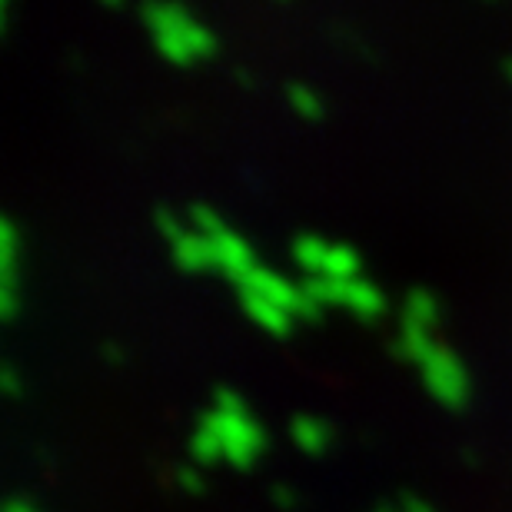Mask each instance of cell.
I'll list each match as a JSON object with an SVG mask.
<instances>
[{"label": "cell", "mask_w": 512, "mask_h": 512, "mask_svg": "<svg viewBox=\"0 0 512 512\" xmlns=\"http://www.w3.org/2000/svg\"><path fill=\"white\" fill-rule=\"evenodd\" d=\"M200 429H207L223 443V459L233 469H250L256 459L266 453V429L256 423L250 413L243 416H230V413H217V409H207L197 419Z\"/></svg>", "instance_id": "cell-1"}, {"label": "cell", "mask_w": 512, "mask_h": 512, "mask_svg": "<svg viewBox=\"0 0 512 512\" xmlns=\"http://www.w3.org/2000/svg\"><path fill=\"white\" fill-rule=\"evenodd\" d=\"M423 370V383L446 409H459L469 406V393H473V383H469V370L459 356L449 350V346H436V353L419 366Z\"/></svg>", "instance_id": "cell-2"}, {"label": "cell", "mask_w": 512, "mask_h": 512, "mask_svg": "<svg viewBox=\"0 0 512 512\" xmlns=\"http://www.w3.org/2000/svg\"><path fill=\"white\" fill-rule=\"evenodd\" d=\"M140 20L150 27V34H180L187 40V47L193 50L197 60H207L217 54V37L210 34L200 20H193V14L180 4H147L140 7Z\"/></svg>", "instance_id": "cell-3"}, {"label": "cell", "mask_w": 512, "mask_h": 512, "mask_svg": "<svg viewBox=\"0 0 512 512\" xmlns=\"http://www.w3.org/2000/svg\"><path fill=\"white\" fill-rule=\"evenodd\" d=\"M17 227L10 217H0V316L14 323L17 316Z\"/></svg>", "instance_id": "cell-4"}, {"label": "cell", "mask_w": 512, "mask_h": 512, "mask_svg": "<svg viewBox=\"0 0 512 512\" xmlns=\"http://www.w3.org/2000/svg\"><path fill=\"white\" fill-rule=\"evenodd\" d=\"M237 290H250L256 296H263L266 303L280 306V310L293 313V316H296V310H300V303H303V286H293L290 280H283L280 273L266 270V266H256V270L237 286Z\"/></svg>", "instance_id": "cell-5"}, {"label": "cell", "mask_w": 512, "mask_h": 512, "mask_svg": "<svg viewBox=\"0 0 512 512\" xmlns=\"http://www.w3.org/2000/svg\"><path fill=\"white\" fill-rule=\"evenodd\" d=\"M213 240V250H217V263H220V273L227 276V280L233 283H243L247 276L256 270V256L250 250V243L240 237V233H233V230H223L220 237H210Z\"/></svg>", "instance_id": "cell-6"}, {"label": "cell", "mask_w": 512, "mask_h": 512, "mask_svg": "<svg viewBox=\"0 0 512 512\" xmlns=\"http://www.w3.org/2000/svg\"><path fill=\"white\" fill-rule=\"evenodd\" d=\"M237 296H240V306L247 310L250 320L256 326H263V330L270 336H276V340H286V336L293 333V313H286V310H280V306L266 303L263 296H256L250 290H237Z\"/></svg>", "instance_id": "cell-7"}, {"label": "cell", "mask_w": 512, "mask_h": 512, "mask_svg": "<svg viewBox=\"0 0 512 512\" xmlns=\"http://www.w3.org/2000/svg\"><path fill=\"white\" fill-rule=\"evenodd\" d=\"M173 263L183 273H210L220 270L217 263V250H213L210 237H200V233H187L180 243H173Z\"/></svg>", "instance_id": "cell-8"}, {"label": "cell", "mask_w": 512, "mask_h": 512, "mask_svg": "<svg viewBox=\"0 0 512 512\" xmlns=\"http://www.w3.org/2000/svg\"><path fill=\"white\" fill-rule=\"evenodd\" d=\"M290 439L303 449L306 456H323L333 446V426L320 416H293L290 419Z\"/></svg>", "instance_id": "cell-9"}, {"label": "cell", "mask_w": 512, "mask_h": 512, "mask_svg": "<svg viewBox=\"0 0 512 512\" xmlns=\"http://www.w3.org/2000/svg\"><path fill=\"white\" fill-rule=\"evenodd\" d=\"M443 316V306H439L436 293L426 290V286H413L403 300V326H419V330H433Z\"/></svg>", "instance_id": "cell-10"}, {"label": "cell", "mask_w": 512, "mask_h": 512, "mask_svg": "<svg viewBox=\"0 0 512 512\" xmlns=\"http://www.w3.org/2000/svg\"><path fill=\"white\" fill-rule=\"evenodd\" d=\"M433 336H429V330H419V326H399V336L393 343H389V353L399 356V360H409V363H419L423 366L429 356L436 353Z\"/></svg>", "instance_id": "cell-11"}, {"label": "cell", "mask_w": 512, "mask_h": 512, "mask_svg": "<svg viewBox=\"0 0 512 512\" xmlns=\"http://www.w3.org/2000/svg\"><path fill=\"white\" fill-rule=\"evenodd\" d=\"M290 253L306 276H323V263H326V256H330V243L323 237H316V233H300V237H293Z\"/></svg>", "instance_id": "cell-12"}, {"label": "cell", "mask_w": 512, "mask_h": 512, "mask_svg": "<svg viewBox=\"0 0 512 512\" xmlns=\"http://www.w3.org/2000/svg\"><path fill=\"white\" fill-rule=\"evenodd\" d=\"M350 286H353V280H333V276H306V280H303V293L326 310V306H350Z\"/></svg>", "instance_id": "cell-13"}, {"label": "cell", "mask_w": 512, "mask_h": 512, "mask_svg": "<svg viewBox=\"0 0 512 512\" xmlns=\"http://www.w3.org/2000/svg\"><path fill=\"white\" fill-rule=\"evenodd\" d=\"M350 310L360 316L363 323H376L386 313V293L370 280H353L350 286Z\"/></svg>", "instance_id": "cell-14"}, {"label": "cell", "mask_w": 512, "mask_h": 512, "mask_svg": "<svg viewBox=\"0 0 512 512\" xmlns=\"http://www.w3.org/2000/svg\"><path fill=\"white\" fill-rule=\"evenodd\" d=\"M360 266L363 260L353 247L333 243L330 256H326V263H323V276H333V280H360Z\"/></svg>", "instance_id": "cell-15"}, {"label": "cell", "mask_w": 512, "mask_h": 512, "mask_svg": "<svg viewBox=\"0 0 512 512\" xmlns=\"http://www.w3.org/2000/svg\"><path fill=\"white\" fill-rule=\"evenodd\" d=\"M153 47H157V54L163 60H170V64H177V67H190L193 60V50L187 47V40H183L180 34H157L153 37Z\"/></svg>", "instance_id": "cell-16"}, {"label": "cell", "mask_w": 512, "mask_h": 512, "mask_svg": "<svg viewBox=\"0 0 512 512\" xmlns=\"http://www.w3.org/2000/svg\"><path fill=\"white\" fill-rule=\"evenodd\" d=\"M286 100L303 120H320L323 117V100L303 84H286Z\"/></svg>", "instance_id": "cell-17"}, {"label": "cell", "mask_w": 512, "mask_h": 512, "mask_svg": "<svg viewBox=\"0 0 512 512\" xmlns=\"http://www.w3.org/2000/svg\"><path fill=\"white\" fill-rule=\"evenodd\" d=\"M190 456H193V463L213 466L223 459V443L213 433H207V429H197V433L190 436Z\"/></svg>", "instance_id": "cell-18"}, {"label": "cell", "mask_w": 512, "mask_h": 512, "mask_svg": "<svg viewBox=\"0 0 512 512\" xmlns=\"http://www.w3.org/2000/svg\"><path fill=\"white\" fill-rule=\"evenodd\" d=\"M187 217L193 223V233H200V237H220V233L227 230L223 217L213 207H207V203H193L187 210Z\"/></svg>", "instance_id": "cell-19"}, {"label": "cell", "mask_w": 512, "mask_h": 512, "mask_svg": "<svg viewBox=\"0 0 512 512\" xmlns=\"http://www.w3.org/2000/svg\"><path fill=\"white\" fill-rule=\"evenodd\" d=\"M213 409H217V413L243 416V413H247V399H243V396L237 393V389L217 386V389H213Z\"/></svg>", "instance_id": "cell-20"}, {"label": "cell", "mask_w": 512, "mask_h": 512, "mask_svg": "<svg viewBox=\"0 0 512 512\" xmlns=\"http://www.w3.org/2000/svg\"><path fill=\"white\" fill-rule=\"evenodd\" d=\"M153 223H157V230H160L170 243H180L183 237H187V227H183L177 213L167 210V207H157V213H153Z\"/></svg>", "instance_id": "cell-21"}, {"label": "cell", "mask_w": 512, "mask_h": 512, "mask_svg": "<svg viewBox=\"0 0 512 512\" xmlns=\"http://www.w3.org/2000/svg\"><path fill=\"white\" fill-rule=\"evenodd\" d=\"M173 483H177L183 493H190V496H203V493H207V479H203L193 466H177V469H173Z\"/></svg>", "instance_id": "cell-22"}, {"label": "cell", "mask_w": 512, "mask_h": 512, "mask_svg": "<svg viewBox=\"0 0 512 512\" xmlns=\"http://www.w3.org/2000/svg\"><path fill=\"white\" fill-rule=\"evenodd\" d=\"M270 499H273V506L276 509H293L296 506V493L290 486H283V483H276L273 489H270Z\"/></svg>", "instance_id": "cell-23"}, {"label": "cell", "mask_w": 512, "mask_h": 512, "mask_svg": "<svg viewBox=\"0 0 512 512\" xmlns=\"http://www.w3.org/2000/svg\"><path fill=\"white\" fill-rule=\"evenodd\" d=\"M0 386H4V393L10 396V399H17L20 396V380H17V370L14 366H4V370H0Z\"/></svg>", "instance_id": "cell-24"}, {"label": "cell", "mask_w": 512, "mask_h": 512, "mask_svg": "<svg viewBox=\"0 0 512 512\" xmlns=\"http://www.w3.org/2000/svg\"><path fill=\"white\" fill-rule=\"evenodd\" d=\"M399 512H433V506L426 503V499H419V496H413V493H403L399 496Z\"/></svg>", "instance_id": "cell-25"}, {"label": "cell", "mask_w": 512, "mask_h": 512, "mask_svg": "<svg viewBox=\"0 0 512 512\" xmlns=\"http://www.w3.org/2000/svg\"><path fill=\"white\" fill-rule=\"evenodd\" d=\"M100 356H104L107 363H114V366H120L127 360V353L120 350V343H104V346H100Z\"/></svg>", "instance_id": "cell-26"}, {"label": "cell", "mask_w": 512, "mask_h": 512, "mask_svg": "<svg viewBox=\"0 0 512 512\" xmlns=\"http://www.w3.org/2000/svg\"><path fill=\"white\" fill-rule=\"evenodd\" d=\"M4 512H40L34 503H30L27 496H10L7 499V506H4Z\"/></svg>", "instance_id": "cell-27"}, {"label": "cell", "mask_w": 512, "mask_h": 512, "mask_svg": "<svg viewBox=\"0 0 512 512\" xmlns=\"http://www.w3.org/2000/svg\"><path fill=\"white\" fill-rule=\"evenodd\" d=\"M233 80H237V84L240 87H253V74H250V70H243V67H237V70H233Z\"/></svg>", "instance_id": "cell-28"}, {"label": "cell", "mask_w": 512, "mask_h": 512, "mask_svg": "<svg viewBox=\"0 0 512 512\" xmlns=\"http://www.w3.org/2000/svg\"><path fill=\"white\" fill-rule=\"evenodd\" d=\"M463 459H466V466H479V456H476V449H463Z\"/></svg>", "instance_id": "cell-29"}, {"label": "cell", "mask_w": 512, "mask_h": 512, "mask_svg": "<svg viewBox=\"0 0 512 512\" xmlns=\"http://www.w3.org/2000/svg\"><path fill=\"white\" fill-rule=\"evenodd\" d=\"M503 74H506V80L512 84V57H506V60H503Z\"/></svg>", "instance_id": "cell-30"}, {"label": "cell", "mask_w": 512, "mask_h": 512, "mask_svg": "<svg viewBox=\"0 0 512 512\" xmlns=\"http://www.w3.org/2000/svg\"><path fill=\"white\" fill-rule=\"evenodd\" d=\"M373 512H399V509L396 506H376Z\"/></svg>", "instance_id": "cell-31"}]
</instances>
